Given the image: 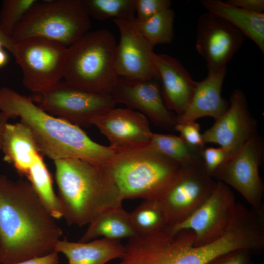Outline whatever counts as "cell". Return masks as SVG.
Returning a JSON list of instances; mask_svg holds the SVG:
<instances>
[{
  "instance_id": "15",
  "label": "cell",
  "mask_w": 264,
  "mask_h": 264,
  "mask_svg": "<svg viewBox=\"0 0 264 264\" xmlns=\"http://www.w3.org/2000/svg\"><path fill=\"white\" fill-rule=\"evenodd\" d=\"M110 95L116 104L138 110L160 128L175 131L176 115L166 107L156 78L138 80L119 77Z\"/></svg>"
},
{
  "instance_id": "19",
  "label": "cell",
  "mask_w": 264,
  "mask_h": 264,
  "mask_svg": "<svg viewBox=\"0 0 264 264\" xmlns=\"http://www.w3.org/2000/svg\"><path fill=\"white\" fill-rule=\"evenodd\" d=\"M226 72L227 67L208 72L204 79L197 82L188 107L181 115L176 116L177 123L194 122L205 116L215 120L226 112L229 103L222 97L221 91Z\"/></svg>"
},
{
  "instance_id": "14",
  "label": "cell",
  "mask_w": 264,
  "mask_h": 264,
  "mask_svg": "<svg viewBox=\"0 0 264 264\" xmlns=\"http://www.w3.org/2000/svg\"><path fill=\"white\" fill-rule=\"evenodd\" d=\"M229 103L226 112L202 134L205 144L215 143L224 150L226 160L258 134L257 122L251 115L243 91L238 88L235 89Z\"/></svg>"
},
{
  "instance_id": "24",
  "label": "cell",
  "mask_w": 264,
  "mask_h": 264,
  "mask_svg": "<svg viewBox=\"0 0 264 264\" xmlns=\"http://www.w3.org/2000/svg\"><path fill=\"white\" fill-rule=\"evenodd\" d=\"M147 149L155 151L180 166L202 161V149L193 147L180 136L153 133Z\"/></svg>"
},
{
  "instance_id": "23",
  "label": "cell",
  "mask_w": 264,
  "mask_h": 264,
  "mask_svg": "<svg viewBox=\"0 0 264 264\" xmlns=\"http://www.w3.org/2000/svg\"><path fill=\"white\" fill-rule=\"evenodd\" d=\"M88 225L79 242H89L99 237L120 240L137 236L132 227L129 213L122 207L101 213Z\"/></svg>"
},
{
  "instance_id": "31",
  "label": "cell",
  "mask_w": 264,
  "mask_h": 264,
  "mask_svg": "<svg viewBox=\"0 0 264 264\" xmlns=\"http://www.w3.org/2000/svg\"><path fill=\"white\" fill-rule=\"evenodd\" d=\"M175 131L178 132L180 136L191 146L202 149L205 148L200 126L196 121L177 123Z\"/></svg>"
},
{
  "instance_id": "10",
  "label": "cell",
  "mask_w": 264,
  "mask_h": 264,
  "mask_svg": "<svg viewBox=\"0 0 264 264\" xmlns=\"http://www.w3.org/2000/svg\"><path fill=\"white\" fill-rule=\"evenodd\" d=\"M217 183L207 172L203 160L181 166L157 198L167 213L169 225L192 214L209 197Z\"/></svg>"
},
{
  "instance_id": "32",
  "label": "cell",
  "mask_w": 264,
  "mask_h": 264,
  "mask_svg": "<svg viewBox=\"0 0 264 264\" xmlns=\"http://www.w3.org/2000/svg\"><path fill=\"white\" fill-rule=\"evenodd\" d=\"M204 167L209 175L212 174L226 161V154L221 147L204 148L202 154Z\"/></svg>"
},
{
  "instance_id": "9",
  "label": "cell",
  "mask_w": 264,
  "mask_h": 264,
  "mask_svg": "<svg viewBox=\"0 0 264 264\" xmlns=\"http://www.w3.org/2000/svg\"><path fill=\"white\" fill-rule=\"evenodd\" d=\"M67 49L58 42L39 37L17 42L14 57L22 70L24 86L37 93L61 81Z\"/></svg>"
},
{
  "instance_id": "37",
  "label": "cell",
  "mask_w": 264,
  "mask_h": 264,
  "mask_svg": "<svg viewBox=\"0 0 264 264\" xmlns=\"http://www.w3.org/2000/svg\"><path fill=\"white\" fill-rule=\"evenodd\" d=\"M9 118L0 110V151L1 150L4 135Z\"/></svg>"
},
{
  "instance_id": "12",
  "label": "cell",
  "mask_w": 264,
  "mask_h": 264,
  "mask_svg": "<svg viewBox=\"0 0 264 264\" xmlns=\"http://www.w3.org/2000/svg\"><path fill=\"white\" fill-rule=\"evenodd\" d=\"M237 203L233 193L220 181L207 199L183 221L169 225L174 231L188 229L195 235V245L212 242L221 237L228 229Z\"/></svg>"
},
{
  "instance_id": "8",
  "label": "cell",
  "mask_w": 264,
  "mask_h": 264,
  "mask_svg": "<svg viewBox=\"0 0 264 264\" xmlns=\"http://www.w3.org/2000/svg\"><path fill=\"white\" fill-rule=\"evenodd\" d=\"M31 97L47 113L80 127L90 126L116 104L110 94L87 91L62 80Z\"/></svg>"
},
{
  "instance_id": "4",
  "label": "cell",
  "mask_w": 264,
  "mask_h": 264,
  "mask_svg": "<svg viewBox=\"0 0 264 264\" xmlns=\"http://www.w3.org/2000/svg\"><path fill=\"white\" fill-rule=\"evenodd\" d=\"M116 46L114 35L108 29L84 34L67 47L65 81L87 91L110 95L119 78Z\"/></svg>"
},
{
  "instance_id": "27",
  "label": "cell",
  "mask_w": 264,
  "mask_h": 264,
  "mask_svg": "<svg viewBox=\"0 0 264 264\" xmlns=\"http://www.w3.org/2000/svg\"><path fill=\"white\" fill-rule=\"evenodd\" d=\"M175 13L168 8L144 21L134 20L141 34L153 45L171 43L174 37Z\"/></svg>"
},
{
  "instance_id": "28",
  "label": "cell",
  "mask_w": 264,
  "mask_h": 264,
  "mask_svg": "<svg viewBox=\"0 0 264 264\" xmlns=\"http://www.w3.org/2000/svg\"><path fill=\"white\" fill-rule=\"evenodd\" d=\"M90 17L105 20L135 18L134 0H83Z\"/></svg>"
},
{
  "instance_id": "5",
  "label": "cell",
  "mask_w": 264,
  "mask_h": 264,
  "mask_svg": "<svg viewBox=\"0 0 264 264\" xmlns=\"http://www.w3.org/2000/svg\"><path fill=\"white\" fill-rule=\"evenodd\" d=\"M180 167L163 155L144 148L115 151L109 168L123 201L157 198Z\"/></svg>"
},
{
  "instance_id": "40",
  "label": "cell",
  "mask_w": 264,
  "mask_h": 264,
  "mask_svg": "<svg viewBox=\"0 0 264 264\" xmlns=\"http://www.w3.org/2000/svg\"></svg>"
},
{
  "instance_id": "34",
  "label": "cell",
  "mask_w": 264,
  "mask_h": 264,
  "mask_svg": "<svg viewBox=\"0 0 264 264\" xmlns=\"http://www.w3.org/2000/svg\"><path fill=\"white\" fill-rule=\"evenodd\" d=\"M225 2L245 10L256 13H264V0H227Z\"/></svg>"
},
{
  "instance_id": "22",
  "label": "cell",
  "mask_w": 264,
  "mask_h": 264,
  "mask_svg": "<svg viewBox=\"0 0 264 264\" xmlns=\"http://www.w3.org/2000/svg\"><path fill=\"white\" fill-rule=\"evenodd\" d=\"M201 5L251 39L264 53V14L251 12L220 0H202Z\"/></svg>"
},
{
  "instance_id": "1",
  "label": "cell",
  "mask_w": 264,
  "mask_h": 264,
  "mask_svg": "<svg viewBox=\"0 0 264 264\" xmlns=\"http://www.w3.org/2000/svg\"><path fill=\"white\" fill-rule=\"evenodd\" d=\"M29 182L0 175V262L15 263L54 251L63 231Z\"/></svg>"
},
{
  "instance_id": "13",
  "label": "cell",
  "mask_w": 264,
  "mask_h": 264,
  "mask_svg": "<svg viewBox=\"0 0 264 264\" xmlns=\"http://www.w3.org/2000/svg\"><path fill=\"white\" fill-rule=\"evenodd\" d=\"M244 39L237 28L211 12L201 14L198 20L196 47L205 59L208 72L227 67Z\"/></svg>"
},
{
  "instance_id": "38",
  "label": "cell",
  "mask_w": 264,
  "mask_h": 264,
  "mask_svg": "<svg viewBox=\"0 0 264 264\" xmlns=\"http://www.w3.org/2000/svg\"><path fill=\"white\" fill-rule=\"evenodd\" d=\"M7 61V56L2 49L0 50V67L4 65Z\"/></svg>"
},
{
  "instance_id": "7",
  "label": "cell",
  "mask_w": 264,
  "mask_h": 264,
  "mask_svg": "<svg viewBox=\"0 0 264 264\" xmlns=\"http://www.w3.org/2000/svg\"><path fill=\"white\" fill-rule=\"evenodd\" d=\"M195 238L191 230L174 231L169 225L153 234L137 236L124 245L119 264H206L204 252L194 245Z\"/></svg>"
},
{
  "instance_id": "11",
  "label": "cell",
  "mask_w": 264,
  "mask_h": 264,
  "mask_svg": "<svg viewBox=\"0 0 264 264\" xmlns=\"http://www.w3.org/2000/svg\"><path fill=\"white\" fill-rule=\"evenodd\" d=\"M264 154L263 142L257 134L212 175L237 191L259 212H264V185L259 174Z\"/></svg>"
},
{
  "instance_id": "29",
  "label": "cell",
  "mask_w": 264,
  "mask_h": 264,
  "mask_svg": "<svg viewBox=\"0 0 264 264\" xmlns=\"http://www.w3.org/2000/svg\"><path fill=\"white\" fill-rule=\"evenodd\" d=\"M36 0H4L0 11V24L9 36Z\"/></svg>"
},
{
  "instance_id": "30",
  "label": "cell",
  "mask_w": 264,
  "mask_h": 264,
  "mask_svg": "<svg viewBox=\"0 0 264 264\" xmlns=\"http://www.w3.org/2000/svg\"><path fill=\"white\" fill-rule=\"evenodd\" d=\"M169 0H134V7L137 16L135 20L144 21L161 11L170 8Z\"/></svg>"
},
{
  "instance_id": "3",
  "label": "cell",
  "mask_w": 264,
  "mask_h": 264,
  "mask_svg": "<svg viewBox=\"0 0 264 264\" xmlns=\"http://www.w3.org/2000/svg\"><path fill=\"white\" fill-rule=\"evenodd\" d=\"M62 218L69 225L89 224L101 213L122 207L109 167L75 158L54 160Z\"/></svg>"
},
{
  "instance_id": "20",
  "label": "cell",
  "mask_w": 264,
  "mask_h": 264,
  "mask_svg": "<svg viewBox=\"0 0 264 264\" xmlns=\"http://www.w3.org/2000/svg\"><path fill=\"white\" fill-rule=\"evenodd\" d=\"M124 245L120 240L101 238L87 242H73L60 240L54 251L63 254L68 264H106L121 259Z\"/></svg>"
},
{
  "instance_id": "39",
  "label": "cell",
  "mask_w": 264,
  "mask_h": 264,
  "mask_svg": "<svg viewBox=\"0 0 264 264\" xmlns=\"http://www.w3.org/2000/svg\"><path fill=\"white\" fill-rule=\"evenodd\" d=\"M2 46L1 44L0 43V50L1 49V47Z\"/></svg>"
},
{
  "instance_id": "16",
  "label": "cell",
  "mask_w": 264,
  "mask_h": 264,
  "mask_svg": "<svg viewBox=\"0 0 264 264\" xmlns=\"http://www.w3.org/2000/svg\"><path fill=\"white\" fill-rule=\"evenodd\" d=\"M134 19L113 20L120 33L116 49L118 75L131 80H146L156 78L153 60L154 45L137 29Z\"/></svg>"
},
{
  "instance_id": "18",
  "label": "cell",
  "mask_w": 264,
  "mask_h": 264,
  "mask_svg": "<svg viewBox=\"0 0 264 264\" xmlns=\"http://www.w3.org/2000/svg\"><path fill=\"white\" fill-rule=\"evenodd\" d=\"M153 60L164 103L169 110L180 116L188 107L197 82L173 57L154 53Z\"/></svg>"
},
{
  "instance_id": "25",
  "label": "cell",
  "mask_w": 264,
  "mask_h": 264,
  "mask_svg": "<svg viewBox=\"0 0 264 264\" xmlns=\"http://www.w3.org/2000/svg\"><path fill=\"white\" fill-rule=\"evenodd\" d=\"M129 214L137 236L153 234L169 225L167 213L157 198L144 199Z\"/></svg>"
},
{
  "instance_id": "17",
  "label": "cell",
  "mask_w": 264,
  "mask_h": 264,
  "mask_svg": "<svg viewBox=\"0 0 264 264\" xmlns=\"http://www.w3.org/2000/svg\"><path fill=\"white\" fill-rule=\"evenodd\" d=\"M96 126L115 151L144 149L153 135L148 119L129 108H113L95 118Z\"/></svg>"
},
{
  "instance_id": "33",
  "label": "cell",
  "mask_w": 264,
  "mask_h": 264,
  "mask_svg": "<svg viewBox=\"0 0 264 264\" xmlns=\"http://www.w3.org/2000/svg\"><path fill=\"white\" fill-rule=\"evenodd\" d=\"M251 252L246 249H239L222 254L207 264H252Z\"/></svg>"
},
{
  "instance_id": "2",
  "label": "cell",
  "mask_w": 264,
  "mask_h": 264,
  "mask_svg": "<svg viewBox=\"0 0 264 264\" xmlns=\"http://www.w3.org/2000/svg\"><path fill=\"white\" fill-rule=\"evenodd\" d=\"M0 110L20 117L31 130L38 151L53 161L75 158L109 167L115 151L93 141L80 127L47 113L28 97L0 88Z\"/></svg>"
},
{
  "instance_id": "35",
  "label": "cell",
  "mask_w": 264,
  "mask_h": 264,
  "mask_svg": "<svg viewBox=\"0 0 264 264\" xmlns=\"http://www.w3.org/2000/svg\"><path fill=\"white\" fill-rule=\"evenodd\" d=\"M58 254V252L54 251L47 255L42 257L7 264H58L60 262Z\"/></svg>"
},
{
  "instance_id": "6",
  "label": "cell",
  "mask_w": 264,
  "mask_h": 264,
  "mask_svg": "<svg viewBox=\"0 0 264 264\" xmlns=\"http://www.w3.org/2000/svg\"><path fill=\"white\" fill-rule=\"evenodd\" d=\"M91 27L83 0H56L35 2L12 35L15 42L39 37L66 47L89 31Z\"/></svg>"
},
{
  "instance_id": "26",
  "label": "cell",
  "mask_w": 264,
  "mask_h": 264,
  "mask_svg": "<svg viewBox=\"0 0 264 264\" xmlns=\"http://www.w3.org/2000/svg\"><path fill=\"white\" fill-rule=\"evenodd\" d=\"M26 176L50 214L55 219L62 218L58 197L53 190L51 176L41 154H38Z\"/></svg>"
},
{
  "instance_id": "36",
  "label": "cell",
  "mask_w": 264,
  "mask_h": 264,
  "mask_svg": "<svg viewBox=\"0 0 264 264\" xmlns=\"http://www.w3.org/2000/svg\"><path fill=\"white\" fill-rule=\"evenodd\" d=\"M0 43L3 47L5 48L14 56L15 52L16 42L11 36L8 35L3 29L0 24Z\"/></svg>"
},
{
  "instance_id": "21",
  "label": "cell",
  "mask_w": 264,
  "mask_h": 264,
  "mask_svg": "<svg viewBox=\"0 0 264 264\" xmlns=\"http://www.w3.org/2000/svg\"><path fill=\"white\" fill-rule=\"evenodd\" d=\"M1 151L4 154L3 160L12 164L21 175L24 176L40 154L31 130L21 121L7 124Z\"/></svg>"
}]
</instances>
